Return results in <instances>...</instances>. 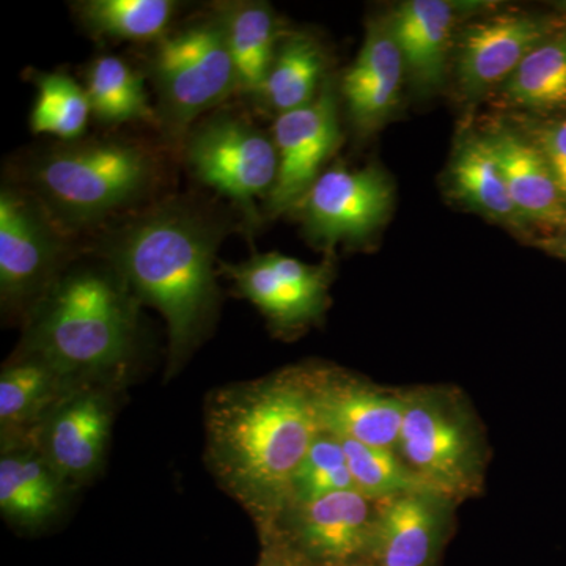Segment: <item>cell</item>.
Instances as JSON below:
<instances>
[{"instance_id": "1", "label": "cell", "mask_w": 566, "mask_h": 566, "mask_svg": "<svg viewBox=\"0 0 566 566\" xmlns=\"http://www.w3.org/2000/svg\"><path fill=\"white\" fill-rule=\"evenodd\" d=\"M207 463L256 528L273 527L290 504L297 469L322 433L307 367L222 387L205 411Z\"/></svg>"}, {"instance_id": "2", "label": "cell", "mask_w": 566, "mask_h": 566, "mask_svg": "<svg viewBox=\"0 0 566 566\" xmlns=\"http://www.w3.org/2000/svg\"><path fill=\"white\" fill-rule=\"evenodd\" d=\"M226 233L207 211L167 202L106 234L107 264L169 329V364L180 365L208 331L218 307L216 252Z\"/></svg>"}, {"instance_id": "3", "label": "cell", "mask_w": 566, "mask_h": 566, "mask_svg": "<svg viewBox=\"0 0 566 566\" xmlns=\"http://www.w3.org/2000/svg\"><path fill=\"white\" fill-rule=\"evenodd\" d=\"M137 296L112 266L63 271L29 311L24 354L77 386L107 385L132 360Z\"/></svg>"}, {"instance_id": "4", "label": "cell", "mask_w": 566, "mask_h": 566, "mask_svg": "<svg viewBox=\"0 0 566 566\" xmlns=\"http://www.w3.org/2000/svg\"><path fill=\"white\" fill-rule=\"evenodd\" d=\"M28 181V191L70 232L139 203L158 181V164L129 142L73 140L35 156Z\"/></svg>"}, {"instance_id": "5", "label": "cell", "mask_w": 566, "mask_h": 566, "mask_svg": "<svg viewBox=\"0 0 566 566\" xmlns=\"http://www.w3.org/2000/svg\"><path fill=\"white\" fill-rule=\"evenodd\" d=\"M397 452L424 488L449 495L458 504L485 485V433L455 389L408 390Z\"/></svg>"}, {"instance_id": "6", "label": "cell", "mask_w": 566, "mask_h": 566, "mask_svg": "<svg viewBox=\"0 0 566 566\" xmlns=\"http://www.w3.org/2000/svg\"><path fill=\"white\" fill-rule=\"evenodd\" d=\"M148 74L158 93V125L170 144L185 142L197 118L240 92L218 11L156 43Z\"/></svg>"}, {"instance_id": "7", "label": "cell", "mask_w": 566, "mask_h": 566, "mask_svg": "<svg viewBox=\"0 0 566 566\" xmlns=\"http://www.w3.org/2000/svg\"><path fill=\"white\" fill-rule=\"evenodd\" d=\"M185 151L193 177L229 199L248 226L256 227V199L266 200L277 178L273 137L243 117L216 114L193 126Z\"/></svg>"}, {"instance_id": "8", "label": "cell", "mask_w": 566, "mask_h": 566, "mask_svg": "<svg viewBox=\"0 0 566 566\" xmlns=\"http://www.w3.org/2000/svg\"><path fill=\"white\" fill-rule=\"evenodd\" d=\"M63 230L28 189L0 192V297L6 312L31 308L63 273Z\"/></svg>"}, {"instance_id": "9", "label": "cell", "mask_w": 566, "mask_h": 566, "mask_svg": "<svg viewBox=\"0 0 566 566\" xmlns=\"http://www.w3.org/2000/svg\"><path fill=\"white\" fill-rule=\"evenodd\" d=\"M395 200L394 181L378 166L333 167L294 205L308 240L322 249L359 244L385 227Z\"/></svg>"}, {"instance_id": "10", "label": "cell", "mask_w": 566, "mask_h": 566, "mask_svg": "<svg viewBox=\"0 0 566 566\" xmlns=\"http://www.w3.org/2000/svg\"><path fill=\"white\" fill-rule=\"evenodd\" d=\"M564 18L527 11H502L469 22L458 33L453 65L458 87L469 99H476L502 87L532 51L553 35Z\"/></svg>"}, {"instance_id": "11", "label": "cell", "mask_w": 566, "mask_h": 566, "mask_svg": "<svg viewBox=\"0 0 566 566\" xmlns=\"http://www.w3.org/2000/svg\"><path fill=\"white\" fill-rule=\"evenodd\" d=\"M273 140L279 166L273 191L263 203L268 218L292 211L338 147V95L333 82L324 81L318 96L307 106L277 115Z\"/></svg>"}, {"instance_id": "12", "label": "cell", "mask_w": 566, "mask_h": 566, "mask_svg": "<svg viewBox=\"0 0 566 566\" xmlns=\"http://www.w3.org/2000/svg\"><path fill=\"white\" fill-rule=\"evenodd\" d=\"M222 273L281 333H296L326 312L333 275L327 264L268 252L243 263L222 264Z\"/></svg>"}, {"instance_id": "13", "label": "cell", "mask_w": 566, "mask_h": 566, "mask_svg": "<svg viewBox=\"0 0 566 566\" xmlns=\"http://www.w3.org/2000/svg\"><path fill=\"white\" fill-rule=\"evenodd\" d=\"M307 370L323 431L360 444L397 450L408 390L387 389L322 365Z\"/></svg>"}, {"instance_id": "14", "label": "cell", "mask_w": 566, "mask_h": 566, "mask_svg": "<svg viewBox=\"0 0 566 566\" xmlns=\"http://www.w3.org/2000/svg\"><path fill=\"white\" fill-rule=\"evenodd\" d=\"M376 502L340 491L283 510L273 527L314 566L368 560Z\"/></svg>"}, {"instance_id": "15", "label": "cell", "mask_w": 566, "mask_h": 566, "mask_svg": "<svg viewBox=\"0 0 566 566\" xmlns=\"http://www.w3.org/2000/svg\"><path fill=\"white\" fill-rule=\"evenodd\" d=\"M457 501L428 488L376 502L368 562L376 566H436L453 528Z\"/></svg>"}, {"instance_id": "16", "label": "cell", "mask_w": 566, "mask_h": 566, "mask_svg": "<svg viewBox=\"0 0 566 566\" xmlns=\"http://www.w3.org/2000/svg\"><path fill=\"white\" fill-rule=\"evenodd\" d=\"M112 419L107 385L81 386L52 409L33 444L69 486L80 485L103 463Z\"/></svg>"}, {"instance_id": "17", "label": "cell", "mask_w": 566, "mask_h": 566, "mask_svg": "<svg viewBox=\"0 0 566 566\" xmlns=\"http://www.w3.org/2000/svg\"><path fill=\"white\" fill-rule=\"evenodd\" d=\"M406 77L389 21H371L356 61L345 71L340 95L357 132H378L397 111Z\"/></svg>"}, {"instance_id": "18", "label": "cell", "mask_w": 566, "mask_h": 566, "mask_svg": "<svg viewBox=\"0 0 566 566\" xmlns=\"http://www.w3.org/2000/svg\"><path fill=\"white\" fill-rule=\"evenodd\" d=\"M460 7L447 0H406L387 20L403 57L406 77L422 95L444 85Z\"/></svg>"}, {"instance_id": "19", "label": "cell", "mask_w": 566, "mask_h": 566, "mask_svg": "<svg viewBox=\"0 0 566 566\" xmlns=\"http://www.w3.org/2000/svg\"><path fill=\"white\" fill-rule=\"evenodd\" d=\"M485 136L495 153L506 188L528 229L554 233L566 227V200L545 156L528 134L495 126Z\"/></svg>"}, {"instance_id": "20", "label": "cell", "mask_w": 566, "mask_h": 566, "mask_svg": "<svg viewBox=\"0 0 566 566\" xmlns=\"http://www.w3.org/2000/svg\"><path fill=\"white\" fill-rule=\"evenodd\" d=\"M77 387L35 357L7 365L0 375L2 449L33 444L52 409Z\"/></svg>"}, {"instance_id": "21", "label": "cell", "mask_w": 566, "mask_h": 566, "mask_svg": "<svg viewBox=\"0 0 566 566\" xmlns=\"http://www.w3.org/2000/svg\"><path fill=\"white\" fill-rule=\"evenodd\" d=\"M69 483L35 444L9 447L0 458V510L10 523L36 528L61 512Z\"/></svg>"}, {"instance_id": "22", "label": "cell", "mask_w": 566, "mask_h": 566, "mask_svg": "<svg viewBox=\"0 0 566 566\" xmlns=\"http://www.w3.org/2000/svg\"><path fill=\"white\" fill-rule=\"evenodd\" d=\"M447 182L450 193L469 210L516 233L531 230L513 203L501 164L486 136L472 134L458 144Z\"/></svg>"}, {"instance_id": "23", "label": "cell", "mask_w": 566, "mask_h": 566, "mask_svg": "<svg viewBox=\"0 0 566 566\" xmlns=\"http://www.w3.org/2000/svg\"><path fill=\"white\" fill-rule=\"evenodd\" d=\"M214 10L226 28L240 92L259 95L282 39L273 9L263 2H229Z\"/></svg>"}, {"instance_id": "24", "label": "cell", "mask_w": 566, "mask_h": 566, "mask_svg": "<svg viewBox=\"0 0 566 566\" xmlns=\"http://www.w3.org/2000/svg\"><path fill=\"white\" fill-rule=\"evenodd\" d=\"M324 69L326 57L318 41L303 32L286 33L279 40L256 98L277 115L301 109L314 102L322 91Z\"/></svg>"}, {"instance_id": "25", "label": "cell", "mask_w": 566, "mask_h": 566, "mask_svg": "<svg viewBox=\"0 0 566 566\" xmlns=\"http://www.w3.org/2000/svg\"><path fill=\"white\" fill-rule=\"evenodd\" d=\"M501 95L515 109L549 118L566 114V24L521 62Z\"/></svg>"}, {"instance_id": "26", "label": "cell", "mask_w": 566, "mask_h": 566, "mask_svg": "<svg viewBox=\"0 0 566 566\" xmlns=\"http://www.w3.org/2000/svg\"><path fill=\"white\" fill-rule=\"evenodd\" d=\"M85 92L93 117L102 125L158 123L144 76L117 55H102L88 65Z\"/></svg>"}, {"instance_id": "27", "label": "cell", "mask_w": 566, "mask_h": 566, "mask_svg": "<svg viewBox=\"0 0 566 566\" xmlns=\"http://www.w3.org/2000/svg\"><path fill=\"white\" fill-rule=\"evenodd\" d=\"M74 10L98 39L159 41L167 35L178 6L172 0H85Z\"/></svg>"}, {"instance_id": "28", "label": "cell", "mask_w": 566, "mask_h": 566, "mask_svg": "<svg viewBox=\"0 0 566 566\" xmlns=\"http://www.w3.org/2000/svg\"><path fill=\"white\" fill-rule=\"evenodd\" d=\"M35 84L32 132L50 134L66 142L80 140L92 115L85 88L65 73H41Z\"/></svg>"}, {"instance_id": "29", "label": "cell", "mask_w": 566, "mask_h": 566, "mask_svg": "<svg viewBox=\"0 0 566 566\" xmlns=\"http://www.w3.org/2000/svg\"><path fill=\"white\" fill-rule=\"evenodd\" d=\"M340 442L354 488L370 501H385L392 495L424 488L397 450L365 446L349 439H340Z\"/></svg>"}, {"instance_id": "30", "label": "cell", "mask_w": 566, "mask_h": 566, "mask_svg": "<svg viewBox=\"0 0 566 566\" xmlns=\"http://www.w3.org/2000/svg\"><path fill=\"white\" fill-rule=\"evenodd\" d=\"M352 490L356 488L340 439L322 431L294 475L289 505Z\"/></svg>"}, {"instance_id": "31", "label": "cell", "mask_w": 566, "mask_h": 566, "mask_svg": "<svg viewBox=\"0 0 566 566\" xmlns=\"http://www.w3.org/2000/svg\"><path fill=\"white\" fill-rule=\"evenodd\" d=\"M527 134L545 156L547 166L566 200V114L539 123Z\"/></svg>"}, {"instance_id": "32", "label": "cell", "mask_w": 566, "mask_h": 566, "mask_svg": "<svg viewBox=\"0 0 566 566\" xmlns=\"http://www.w3.org/2000/svg\"><path fill=\"white\" fill-rule=\"evenodd\" d=\"M259 535L262 553L256 566H314L275 528H264Z\"/></svg>"}, {"instance_id": "33", "label": "cell", "mask_w": 566, "mask_h": 566, "mask_svg": "<svg viewBox=\"0 0 566 566\" xmlns=\"http://www.w3.org/2000/svg\"><path fill=\"white\" fill-rule=\"evenodd\" d=\"M538 248L545 249L551 255L566 260V227L554 233H547L545 237L536 241Z\"/></svg>"}, {"instance_id": "34", "label": "cell", "mask_w": 566, "mask_h": 566, "mask_svg": "<svg viewBox=\"0 0 566 566\" xmlns=\"http://www.w3.org/2000/svg\"><path fill=\"white\" fill-rule=\"evenodd\" d=\"M337 566H376V565L371 564V562H368V560H357V562H349V564L337 565Z\"/></svg>"}, {"instance_id": "35", "label": "cell", "mask_w": 566, "mask_h": 566, "mask_svg": "<svg viewBox=\"0 0 566 566\" xmlns=\"http://www.w3.org/2000/svg\"><path fill=\"white\" fill-rule=\"evenodd\" d=\"M556 9L560 10L562 13H564L565 17H566V2H557L556 3Z\"/></svg>"}]
</instances>
